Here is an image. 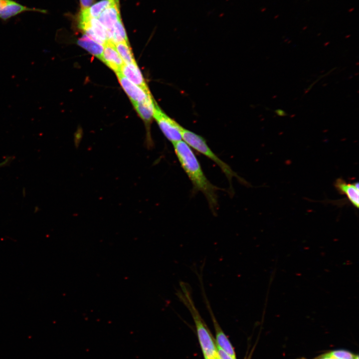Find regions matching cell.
<instances>
[{"label": "cell", "instance_id": "cell-20", "mask_svg": "<svg viewBox=\"0 0 359 359\" xmlns=\"http://www.w3.org/2000/svg\"><path fill=\"white\" fill-rule=\"evenodd\" d=\"M12 160V157H8L5 159L3 161L0 163V168L4 167L7 165L9 162Z\"/></svg>", "mask_w": 359, "mask_h": 359}, {"label": "cell", "instance_id": "cell-9", "mask_svg": "<svg viewBox=\"0 0 359 359\" xmlns=\"http://www.w3.org/2000/svg\"><path fill=\"white\" fill-rule=\"evenodd\" d=\"M338 191L347 196L348 199L356 208L359 205V183L358 182L348 183L343 179L339 178L335 183Z\"/></svg>", "mask_w": 359, "mask_h": 359}, {"label": "cell", "instance_id": "cell-15", "mask_svg": "<svg viewBox=\"0 0 359 359\" xmlns=\"http://www.w3.org/2000/svg\"><path fill=\"white\" fill-rule=\"evenodd\" d=\"M110 41L114 44L121 42H128L126 32L121 17L114 26Z\"/></svg>", "mask_w": 359, "mask_h": 359}, {"label": "cell", "instance_id": "cell-4", "mask_svg": "<svg viewBox=\"0 0 359 359\" xmlns=\"http://www.w3.org/2000/svg\"><path fill=\"white\" fill-rule=\"evenodd\" d=\"M153 118L166 138L172 144L182 140L181 126L176 121L166 115L156 103Z\"/></svg>", "mask_w": 359, "mask_h": 359}, {"label": "cell", "instance_id": "cell-10", "mask_svg": "<svg viewBox=\"0 0 359 359\" xmlns=\"http://www.w3.org/2000/svg\"><path fill=\"white\" fill-rule=\"evenodd\" d=\"M121 72L130 81L141 87L145 91L150 92L136 62L128 64H124L122 68Z\"/></svg>", "mask_w": 359, "mask_h": 359}, {"label": "cell", "instance_id": "cell-13", "mask_svg": "<svg viewBox=\"0 0 359 359\" xmlns=\"http://www.w3.org/2000/svg\"><path fill=\"white\" fill-rule=\"evenodd\" d=\"M78 44L88 52L101 59L104 50V45L91 39L86 34L83 35L77 41Z\"/></svg>", "mask_w": 359, "mask_h": 359}, {"label": "cell", "instance_id": "cell-6", "mask_svg": "<svg viewBox=\"0 0 359 359\" xmlns=\"http://www.w3.org/2000/svg\"><path fill=\"white\" fill-rule=\"evenodd\" d=\"M27 11L46 13L44 9L28 7L13 0H0V18L6 20L20 13Z\"/></svg>", "mask_w": 359, "mask_h": 359}, {"label": "cell", "instance_id": "cell-16", "mask_svg": "<svg viewBox=\"0 0 359 359\" xmlns=\"http://www.w3.org/2000/svg\"><path fill=\"white\" fill-rule=\"evenodd\" d=\"M328 353L330 356L338 359H359L358 356H355L346 351H335Z\"/></svg>", "mask_w": 359, "mask_h": 359}, {"label": "cell", "instance_id": "cell-8", "mask_svg": "<svg viewBox=\"0 0 359 359\" xmlns=\"http://www.w3.org/2000/svg\"><path fill=\"white\" fill-rule=\"evenodd\" d=\"M120 17L119 0H118L106 8L98 19L112 36L114 26Z\"/></svg>", "mask_w": 359, "mask_h": 359}, {"label": "cell", "instance_id": "cell-21", "mask_svg": "<svg viewBox=\"0 0 359 359\" xmlns=\"http://www.w3.org/2000/svg\"><path fill=\"white\" fill-rule=\"evenodd\" d=\"M275 113L279 116H285L287 113L281 109H277L275 111Z\"/></svg>", "mask_w": 359, "mask_h": 359}, {"label": "cell", "instance_id": "cell-3", "mask_svg": "<svg viewBox=\"0 0 359 359\" xmlns=\"http://www.w3.org/2000/svg\"><path fill=\"white\" fill-rule=\"evenodd\" d=\"M181 135L183 141L190 148L214 162L225 174L230 184L233 177H236L241 180L240 177L229 165L222 161L211 151L203 137L182 127L181 129Z\"/></svg>", "mask_w": 359, "mask_h": 359}, {"label": "cell", "instance_id": "cell-5", "mask_svg": "<svg viewBox=\"0 0 359 359\" xmlns=\"http://www.w3.org/2000/svg\"><path fill=\"white\" fill-rule=\"evenodd\" d=\"M116 75L121 86L133 104L142 102L151 95L150 92L145 91L130 81L121 72L116 73Z\"/></svg>", "mask_w": 359, "mask_h": 359}, {"label": "cell", "instance_id": "cell-12", "mask_svg": "<svg viewBox=\"0 0 359 359\" xmlns=\"http://www.w3.org/2000/svg\"><path fill=\"white\" fill-rule=\"evenodd\" d=\"M155 104L156 102L151 95L144 101L133 105L141 118L149 125L153 118Z\"/></svg>", "mask_w": 359, "mask_h": 359}, {"label": "cell", "instance_id": "cell-18", "mask_svg": "<svg viewBox=\"0 0 359 359\" xmlns=\"http://www.w3.org/2000/svg\"><path fill=\"white\" fill-rule=\"evenodd\" d=\"M94 0H80L81 10L89 7L94 2Z\"/></svg>", "mask_w": 359, "mask_h": 359}, {"label": "cell", "instance_id": "cell-2", "mask_svg": "<svg viewBox=\"0 0 359 359\" xmlns=\"http://www.w3.org/2000/svg\"><path fill=\"white\" fill-rule=\"evenodd\" d=\"M180 289L177 290L176 295L188 310L193 318L205 359H219L214 339L195 305L191 287L183 281L180 282Z\"/></svg>", "mask_w": 359, "mask_h": 359}, {"label": "cell", "instance_id": "cell-19", "mask_svg": "<svg viewBox=\"0 0 359 359\" xmlns=\"http://www.w3.org/2000/svg\"><path fill=\"white\" fill-rule=\"evenodd\" d=\"M316 359H338L336 358H335L331 356H330L328 353H326L323 355H322L321 356L318 357V358Z\"/></svg>", "mask_w": 359, "mask_h": 359}, {"label": "cell", "instance_id": "cell-1", "mask_svg": "<svg viewBox=\"0 0 359 359\" xmlns=\"http://www.w3.org/2000/svg\"><path fill=\"white\" fill-rule=\"evenodd\" d=\"M173 145L178 161L191 181L193 188L203 194L210 208L215 213L218 207L217 191L219 188L206 177L197 157L186 143L180 140Z\"/></svg>", "mask_w": 359, "mask_h": 359}, {"label": "cell", "instance_id": "cell-7", "mask_svg": "<svg viewBox=\"0 0 359 359\" xmlns=\"http://www.w3.org/2000/svg\"><path fill=\"white\" fill-rule=\"evenodd\" d=\"M102 60L109 68L116 73L121 72L124 63L118 53L114 44L109 40L104 45Z\"/></svg>", "mask_w": 359, "mask_h": 359}, {"label": "cell", "instance_id": "cell-17", "mask_svg": "<svg viewBox=\"0 0 359 359\" xmlns=\"http://www.w3.org/2000/svg\"><path fill=\"white\" fill-rule=\"evenodd\" d=\"M217 351L219 359H235L218 346Z\"/></svg>", "mask_w": 359, "mask_h": 359}, {"label": "cell", "instance_id": "cell-14", "mask_svg": "<svg viewBox=\"0 0 359 359\" xmlns=\"http://www.w3.org/2000/svg\"><path fill=\"white\" fill-rule=\"evenodd\" d=\"M115 48L125 64L136 63L129 42H121L114 44Z\"/></svg>", "mask_w": 359, "mask_h": 359}, {"label": "cell", "instance_id": "cell-11", "mask_svg": "<svg viewBox=\"0 0 359 359\" xmlns=\"http://www.w3.org/2000/svg\"><path fill=\"white\" fill-rule=\"evenodd\" d=\"M117 0H101L85 9L81 10L79 20H84L91 18H98L106 8Z\"/></svg>", "mask_w": 359, "mask_h": 359}]
</instances>
